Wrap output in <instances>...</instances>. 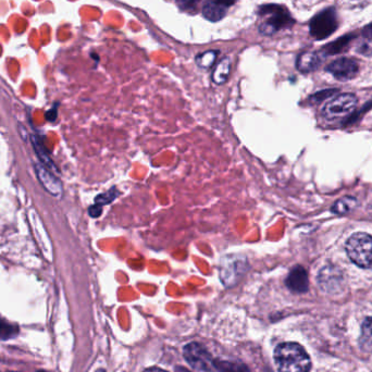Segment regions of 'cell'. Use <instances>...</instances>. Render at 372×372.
I'll use <instances>...</instances> for the list:
<instances>
[{"label":"cell","instance_id":"obj_9","mask_svg":"<svg viewBox=\"0 0 372 372\" xmlns=\"http://www.w3.org/2000/svg\"><path fill=\"white\" fill-rule=\"evenodd\" d=\"M326 70L338 80L349 81L358 74L359 66L355 60L341 58L332 62Z\"/></svg>","mask_w":372,"mask_h":372},{"label":"cell","instance_id":"obj_27","mask_svg":"<svg viewBox=\"0 0 372 372\" xmlns=\"http://www.w3.org/2000/svg\"><path fill=\"white\" fill-rule=\"evenodd\" d=\"M144 372H167L165 370L160 369V368H150V369L145 370Z\"/></svg>","mask_w":372,"mask_h":372},{"label":"cell","instance_id":"obj_15","mask_svg":"<svg viewBox=\"0 0 372 372\" xmlns=\"http://www.w3.org/2000/svg\"><path fill=\"white\" fill-rule=\"evenodd\" d=\"M358 200L354 196H344L332 206L331 210L336 215H346L356 208Z\"/></svg>","mask_w":372,"mask_h":372},{"label":"cell","instance_id":"obj_26","mask_svg":"<svg viewBox=\"0 0 372 372\" xmlns=\"http://www.w3.org/2000/svg\"><path fill=\"white\" fill-rule=\"evenodd\" d=\"M363 36L372 37V24H369V26L363 30Z\"/></svg>","mask_w":372,"mask_h":372},{"label":"cell","instance_id":"obj_14","mask_svg":"<svg viewBox=\"0 0 372 372\" xmlns=\"http://www.w3.org/2000/svg\"><path fill=\"white\" fill-rule=\"evenodd\" d=\"M231 73V60L230 58L224 57L219 61L218 65L212 72V82L217 86H222L229 80Z\"/></svg>","mask_w":372,"mask_h":372},{"label":"cell","instance_id":"obj_17","mask_svg":"<svg viewBox=\"0 0 372 372\" xmlns=\"http://www.w3.org/2000/svg\"><path fill=\"white\" fill-rule=\"evenodd\" d=\"M361 345L363 349H372V317L366 318L361 326Z\"/></svg>","mask_w":372,"mask_h":372},{"label":"cell","instance_id":"obj_13","mask_svg":"<svg viewBox=\"0 0 372 372\" xmlns=\"http://www.w3.org/2000/svg\"><path fill=\"white\" fill-rule=\"evenodd\" d=\"M320 62H321V59L317 53L308 51V53H303L299 56L296 67L303 73H309V72L315 71L319 67Z\"/></svg>","mask_w":372,"mask_h":372},{"label":"cell","instance_id":"obj_16","mask_svg":"<svg viewBox=\"0 0 372 372\" xmlns=\"http://www.w3.org/2000/svg\"><path fill=\"white\" fill-rule=\"evenodd\" d=\"M33 146H34L37 156L41 159V165H44L45 167L51 171H57V167H56L55 163L51 160L49 155L47 154V150H45L44 145L41 144L37 138H33Z\"/></svg>","mask_w":372,"mask_h":372},{"label":"cell","instance_id":"obj_20","mask_svg":"<svg viewBox=\"0 0 372 372\" xmlns=\"http://www.w3.org/2000/svg\"><path fill=\"white\" fill-rule=\"evenodd\" d=\"M180 9L187 14H196L200 6H204L205 0H177Z\"/></svg>","mask_w":372,"mask_h":372},{"label":"cell","instance_id":"obj_4","mask_svg":"<svg viewBox=\"0 0 372 372\" xmlns=\"http://www.w3.org/2000/svg\"><path fill=\"white\" fill-rule=\"evenodd\" d=\"M249 269L248 258L243 255H227L221 258L219 276L225 287H233Z\"/></svg>","mask_w":372,"mask_h":372},{"label":"cell","instance_id":"obj_23","mask_svg":"<svg viewBox=\"0 0 372 372\" xmlns=\"http://www.w3.org/2000/svg\"><path fill=\"white\" fill-rule=\"evenodd\" d=\"M358 53L368 57H372V37H365L358 46Z\"/></svg>","mask_w":372,"mask_h":372},{"label":"cell","instance_id":"obj_2","mask_svg":"<svg viewBox=\"0 0 372 372\" xmlns=\"http://www.w3.org/2000/svg\"><path fill=\"white\" fill-rule=\"evenodd\" d=\"M259 32L262 35H274L294 24L292 16L282 6L264 5L259 8Z\"/></svg>","mask_w":372,"mask_h":372},{"label":"cell","instance_id":"obj_12","mask_svg":"<svg viewBox=\"0 0 372 372\" xmlns=\"http://www.w3.org/2000/svg\"><path fill=\"white\" fill-rule=\"evenodd\" d=\"M287 289L293 293L301 294L308 291L309 286V279L306 269L301 266H296L289 272L286 280H285Z\"/></svg>","mask_w":372,"mask_h":372},{"label":"cell","instance_id":"obj_11","mask_svg":"<svg viewBox=\"0 0 372 372\" xmlns=\"http://www.w3.org/2000/svg\"><path fill=\"white\" fill-rule=\"evenodd\" d=\"M35 172H36L39 183L51 195L55 196V197H60L62 195L63 189H62L61 182L48 168H46L44 165L36 163Z\"/></svg>","mask_w":372,"mask_h":372},{"label":"cell","instance_id":"obj_30","mask_svg":"<svg viewBox=\"0 0 372 372\" xmlns=\"http://www.w3.org/2000/svg\"><path fill=\"white\" fill-rule=\"evenodd\" d=\"M96 372H106V371H105V370L100 369V370H98V371H96Z\"/></svg>","mask_w":372,"mask_h":372},{"label":"cell","instance_id":"obj_21","mask_svg":"<svg viewBox=\"0 0 372 372\" xmlns=\"http://www.w3.org/2000/svg\"><path fill=\"white\" fill-rule=\"evenodd\" d=\"M18 334V326L0 319V340H9Z\"/></svg>","mask_w":372,"mask_h":372},{"label":"cell","instance_id":"obj_24","mask_svg":"<svg viewBox=\"0 0 372 372\" xmlns=\"http://www.w3.org/2000/svg\"><path fill=\"white\" fill-rule=\"evenodd\" d=\"M336 93V90L321 91V92L317 93V94L311 96V100H313L314 103H320V101L324 100V99L329 98V97L334 96Z\"/></svg>","mask_w":372,"mask_h":372},{"label":"cell","instance_id":"obj_3","mask_svg":"<svg viewBox=\"0 0 372 372\" xmlns=\"http://www.w3.org/2000/svg\"><path fill=\"white\" fill-rule=\"evenodd\" d=\"M349 259L357 266L372 270V237L368 233L357 232L346 243Z\"/></svg>","mask_w":372,"mask_h":372},{"label":"cell","instance_id":"obj_18","mask_svg":"<svg viewBox=\"0 0 372 372\" xmlns=\"http://www.w3.org/2000/svg\"><path fill=\"white\" fill-rule=\"evenodd\" d=\"M218 56V51H207L196 56L195 61L198 67L202 68V69H210L215 65Z\"/></svg>","mask_w":372,"mask_h":372},{"label":"cell","instance_id":"obj_5","mask_svg":"<svg viewBox=\"0 0 372 372\" xmlns=\"http://www.w3.org/2000/svg\"><path fill=\"white\" fill-rule=\"evenodd\" d=\"M356 106L357 97L351 93H344L329 101L322 110V115L326 120L334 121V120L341 119V118L351 115Z\"/></svg>","mask_w":372,"mask_h":372},{"label":"cell","instance_id":"obj_10","mask_svg":"<svg viewBox=\"0 0 372 372\" xmlns=\"http://www.w3.org/2000/svg\"><path fill=\"white\" fill-rule=\"evenodd\" d=\"M237 0H205L202 14L210 22H218L227 16Z\"/></svg>","mask_w":372,"mask_h":372},{"label":"cell","instance_id":"obj_29","mask_svg":"<svg viewBox=\"0 0 372 372\" xmlns=\"http://www.w3.org/2000/svg\"><path fill=\"white\" fill-rule=\"evenodd\" d=\"M175 372H191V371H189V370H186L185 368H183V367H177V369H175Z\"/></svg>","mask_w":372,"mask_h":372},{"label":"cell","instance_id":"obj_22","mask_svg":"<svg viewBox=\"0 0 372 372\" xmlns=\"http://www.w3.org/2000/svg\"><path fill=\"white\" fill-rule=\"evenodd\" d=\"M119 195V192L115 189V186L111 187L108 192L106 193L99 194V195L96 196L95 198V204L98 205V206L103 207L105 205L111 204L115 198Z\"/></svg>","mask_w":372,"mask_h":372},{"label":"cell","instance_id":"obj_25","mask_svg":"<svg viewBox=\"0 0 372 372\" xmlns=\"http://www.w3.org/2000/svg\"><path fill=\"white\" fill-rule=\"evenodd\" d=\"M103 212V207L98 206V205L94 204L88 208V214L93 218H98Z\"/></svg>","mask_w":372,"mask_h":372},{"label":"cell","instance_id":"obj_1","mask_svg":"<svg viewBox=\"0 0 372 372\" xmlns=\"http://www.w3.org/2000/svg\"><path fill=\"white\" fill-rule=\"evenodd\" d=\"M279 372H309L311 361L307 351L297 343H282L274 351Z\"/></svg>","mask_w":372,"mask_h":372},{"label":"cell","instance_id":"obj_6","mask_svg":"<svg viewBox=\"0 0 372 372\" xmlns=\"http://www.w3.org/2000/svg\"><path fill=\"white\" fill-rule=\"evenodd\" d=\"M338 29V18L332 8L324 10L310 22V34L316 39H324Z\"/></svg>","mask_w":372,"mask_h":372},{"label":"cell","instance_id":"obj_19","mask_svg":"<svg viewBox=\"0 0 372 372\" xmlns=\"http://www.w3.org/2000/svg\"><path fill=\"white\" fill-rule=\"evenodd\" d=\"M214 367L220 372H251L243 363L232 361H215Z\"/></svg>","mask_w":372,"mask_h":372},{"label":"cell","instance_id":"obj_8","mask_svg":"<svg viewBox=\"0 0 372 372\" xmlns=\"http://www.w3.org/2000/svg\"><path fill=\"white\" fill-rule=\"evenodd\" d=\"M184 357L186 361L197 371H210L214 367V361L210 353L198 343H191L184 347Z\"/></svg>","mask_w":372,"mask_h":372},{"label":"cell","instance_id":"obj_7","mask_svg":"<svg viewBox=\"0 0 372 372\" xmlns=\"http://www.w3.org/2000/svg\"><path fill=\"white\" fill-rule=\"evenodd\" d=\"M318 284L326 293H338L344 287L345 277L339 267L328 264L324 267L318 274Z\"/></svg>","mask_w":372,"mask_h":372},{"label":"cell","instance_id":"obj_28","mask_svg":"<svg viewBox=\"0 0 372 372\" xmlns=\"http://www.w3.org/2000/svg\"><path fill=\"white\" fill-rule=\"evenodd\" d=\"M348 41H349V37H348V38H347V41H344V43H341V41H340V45L346 44V43H348ZM336 45H338V46H339V41H336ZM340 51H341L340 47H336V48L334 49V53H340Z\"/></svg>","mask_w":372,"mask_h":372}]
</instances>
